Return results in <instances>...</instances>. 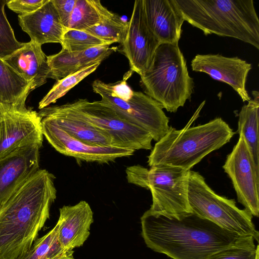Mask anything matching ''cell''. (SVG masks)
<instances>
[{
  "label": "cell",
  "mask_w": 259,
  "mask_h": 259,
  "mask_svg": "<svg viewBox=\"0 0 259 259\" xmlns=\"http://www.w3.org/2000/svg\"><path fill=\"white\" fill-rule=\"evenodd\" d=\"M141 223L147 246L172 259H207L220 250L254 240L224 230L193 212L170 215L148 209Z\"/></svg>",
  "instance_id": "cell-1"
},
{
  "label": "cell",
  "mask_w": 259,
  "mask_h": 259,
  "mask_svg": "<svg viewBox=\"0 0 259 259\" xmlns=\"http://www.w3.org/2000/svg\"><path fill=\"white\" fill-rule=\"evenodd\" d=\"M55 180L39 169L0 204V259H18L31 247L56 198Z\"/></svg>",
  "instance_id": "cell-2"
},
{
  "label": "cell",
  "mask_w": 259,
  "mask_h": 259,
  "mask_svg": "<svg viewBox=\"0 0 259 259\" xmlns=\"http://www.w3.org/2000/svg\"><path fill=\"white\" fill-rule=\"evenodd\" d=\"M184 21L206 35L233 37L259 49V19L252 0H174Z\"/></svg>",
  "instance_id": "cell-3"
},
{
  "label": "cell",
  "mask_w": 259,
  "mask_h": 259,
  "mask_svg": "<svg viewBox=\"0 0 259 259\" xmlns=\"http://www.w3.org/2000/svg\"><path fill=\"white\" fill-rule=\"evenodd\" d=\"M177 130L170 126L148 157L149 166L158 164L190 170L205 156L228 143L235 133L221 118Z\"/></svg>",
  "instance_id": "cell-4"
},
{
  "label": "cell",
  "mask_w": 259,
  "mask_h": 259,
  "mask_svg": "<svg viewBox=\"0 0 259 259\" xmlns=\"http://www.w3.org/2000/svg\"><path fill=\"white\" fill-rule=\"evenodd\" d=\"M140 77L145 94L170 112L184 106L193 92V79L178 44H160L149 69Z\"/></svg>",
  "instance_id": "cell-5"
},
{
  "label": "cell",
  "mask_w": 259,
  "mask_h": 259,
  "mask_svg": "<svg viewBox=\"0 0 259 259\" xmlns=\"http://www.w3.org/2000/svg\"><path fill=\"white\" fill-rule=\"evenodd\" d=\"M189 170L164 164L148 169L139 164L125 170L127 182L150 190L151 211L176 215L192 212L188 197Z\"/></svg>",
  "instance_id": "cell-6"
},
{
  "label": "cell",
  "mask_w": 259,
  "mask_h": 259,
  "mask_svg": "<svg viewBox=\"0 0 259 259\" xmlns=\"http://www.w3.org/2000/svg\"><path fill=\"white\" fill-rule=\"evenodd\" d=\"M188 197L192 212L221 228L241 236H251L258 241V232L252 222V215L241 209L233 199L216 194L203 176L189 170Z\"/></svg>",
  "instance_id": "cell-7"
},
{
  "label": "cell",
  "mask_w": 259,
  "mask_h": 259,
  "mask_svg": "<svg viewBox=\"0 0 259 259\" xmlns=\"http://www.w3.org/2000/svg\"><path fill=\"white\" fill-rule=\"evenodd\" d=\"M61 106L107 135L112 146L134 151L152 149L153 139L148 132L120 118L101 100L78 99Z\"/></svg>",
  "instance_id": "cell-8"
},
{
  "label": "cell",
  "mask_w": 259,
  "mask_h": 259,
  "mask_svg": "<svg viewBox=\"0 0 259 259\" xmlns=\"http://www.w3.org/2000/svg\"><path fill=\"white\" fill-rule=\"evenodd\" d=\"M92 89L120 118L148 132L154 141H159L168 132L169 118L162 106L145 93L134 91L130 100L123 101L112 96L99 79L93 81Z\"/></svg>",
  "instance_id": "cell-9"
},
{
  "label": "cell",
  "mask_w": 259,
  "mask_h": 259,
  "mask_svg": "<svg viewBox=\"0 0 259 259\" xmlns=\"http://www.w3.org/2000/svg\"><path fill=\"white\" fill-rule=\"evenodd\" d=\"M41 117L25 102L0 103V158L27 145H42Z\"/></svg>",
  "instance_id": "cell-10"
},
{
  "label": "cell",
  "mask_w": 259,
  "mask_h": 259,
  "mask_svg": "<svg viewBox=\"0 0 259 259\" xmlns=\"http://www.w3.org/2000/svg\"><path fill=\"white\" fill-rule=\"evenodd\" d=\"M230 178L237 199L252 216L259 214V171L254 164L243 137L239 140L228 155L223 166Z\"/></svg>",
  "instance_id": "cell-11"
},
{
  "label": "cell",
  "mask_w": 259,
  "mask_h": 259,
  "mask_svg": "<svg viewBox=\"0 0 259 259\" xmlns=\"http://www.w3.org/2000/svg\"><path fill=\"white\" fill-rule=\"evenodd\" d=\"M160 45L148 25L143 0L135 1L126 37L118 50L128 59L131 69L141 76L149 69Z\"/></svg>",
  "instance_id": "cell-12"
},
{
  "label": "cell",
  "mask_w": 259,
  "mask_h": 259,
  "mask_svg": "<svg viewBox=\"0 0 259 259\" xmlns=\"http://www.w3.org/2000/svg\"><path fill=\"white\" fill-rule=\"evenodd\" d=\"M43 135L58 152L87 162L107 163L117 158L128 157L135 151L113 146H95L78 140L47 117L41 118Z\"/></svg>",
  "instance_id": "cell-13"
},
{
  "label": "cell",
  "mask_w": 259,
  "mask_h": 259,
  "mask_svg": "<svg viewBox=\"0 0 259 259\" xmlns=\"http://www.w3.org/2000/svg\"><path fill=\"white\" fill-rule=\"evenodd\" d=\"M192 69L203 72L211 78L231 86L243 102L249 101L245 87L251 65L237 57H228L220 54H198L192 60Z\"/></svg>",
  "instance_id": "cell-14"
},
{
  "label": "cell",
  "mask_w": 259,
  "mask_h": 259,
  "mask_svg": "<svg viewBox=\"0 0 259 259\" xmlns=\"http://www.w3.org/2000/svg\"><path fill=\"white\" fill-rule=\"evenodd\" d=\"M32 144L0 158V204L39 169V149Z\"/></svg>",
  "instance_id": "cell-15"
},
{
  "label": "cell",
  "mask_w": 259,
  "mask_h": 259,
  "mask_svg": "<svg viewBox=\"0 0 259 259\" xmlns=\"http://www.w3.org/2000/svg\"><path fill=\"white\" fill-rule=\"evenodd\" d=\"M149 27L160 44H178L184 22L174 0H143Z\"/></svg>",
  "instance_id": "cell-16"
},
{
  "label": "cell",
  "mask_w": 259,
  "mask_h": 259,
  "mask_svg": "<svg viewBox=\"0 0 259 259\" xmlns=\"http://www.w3.org/2000/svg\"><path fill=\"white\" fill-rule=\"evenodd\" d=\"M58 238L64 248L73 250L81 246L90 234L93 212L84 200L74 205H64L59 209Z\"/></svg>",
  "instance_id": "cell-17"
},
{
  "label": "cell",
  "mask_w": 259,
  "mask_h": 259,
  "mask_svg": "<svg viewBox=\"0 0 259 259\" xmlns=\"http://www.w3.org/2000/svg\"><path fill=\"white\" fill-rule=\"evenodd\" d=\"M19 24L31 40L39 45L46 43L61 44L65 28L62 24L52 0L47 2L32 13L19 15Z\"/></svg>",
  "instance_id": "cell-18"
},
{
  "label": "cell",
  "mask_w": 259,
  "mask_h": 259,
  "mask_svg": "<svg viewBox=\"0 0 259 259\" xmlns=\"http://www.w3.org/2000/svg\"><path fill=\"white\" fill-rule=\"evenodd\" d=\"M2 59L31 85L32 91L46 83L50 69L41 45L30 40Z\"/></svg>",
  "instance_id": "cell-19"
},
{
  "label": "cell",
  "mask_w": 259,
  "mask_h": 259,
  "mask_svg": "<svg viewBox=\"0 0 259 259\" xmlns=\"http://www.w3.org/2000/svg\"><path fill=\"white\" fill-rule=\"evenodd\" d=\"M105 44L76 52H69L62 49L58 53L47 56L50 72L48 78L57 81L97 61H103L117 47H110Z\"/></svg>",
  "instance_id": "cell-20"
},
{
  "label": "cell",
  "mask_w": 259,
  "mask_h": 259,
  "mask_svg": "<svg viewBox=\"0 0 259 259\" xmlns=\"http://www.w3.org/2000/svg\"><path fill=\"white\" fill-rule=\"evenodd\" d=\"M47 117L72 137L95 146H111L110 138L92 124L81 119L61 105L48 106L38 112Z\"/></svg>",
  "instance_id": "cell-21"
},
{
  "label": "cell",
  "mask_w": 259,
  "mask_h": 259,
  "mask_svg": "<svg viewBox=\"0 0 259 259\" xmlns=\"http://www.w3.org/2000/svg\"><path fill=\"white\" fill-rule=\"evenodd\" d=\"M252 95L253 99L248 101V104L242 107L239 113L238 132L243 137L255 166L259 171V93L253 91Z\"/></svg>",
  "instance_id": "cell-22"
},
{
  "label": "cell",
  "mask_w": 259,
  "mask_h": 259,
  "mask_svg": "<svg viewBox=\"0 0 259 259\" xmlns=\"http://www.w3.org/2000/svg\"><path fill=\"white\" fill-rule=\"evenodd\" d=\"M31 85L0 58V103L25 102Z\"/></svg>",
  "instance_id": "cell-23"
},
{
  "label": "cell",
  "mask_w": 259,
  "mask_h": 259,
  "mask_svg": "<svg viewBox=\"0 0 259 259\" xmlns=\"http://www.w3.org/2000/svg\"><path fill=\"white\" fill-rule=\"evenodd\" d=\"M101 19L97 25L84 30L106 44H121L127 33L128 22L107 9L102 4L100 7Z\"/></svg>",
  "instance_id": "cell-24"
},
{
  "label": "cell",
  "mask_w": 259,
  "mask_h": 259,
  "mask_svg": "<svg viewBox=\"0 0 259 259\" xmlns=\"http://www.w3.org/2000/svg\"><path fill=\"white\" fill-rule=\"evenodd\" d=\"M58 225L36 240L30 249L18 259H74V251L64 248L58 238Z\"/></svg>",
  "instance_id": "cell-25"
},
{
  "label": "cell",
  "mask_w": 259,
  "mask_h": 259,
  "mask_svg": "<svg viewBox=\"0 0 259 259\" xmlns=\"http://www.w3.org/2000/svg\"><path fill=\"white\" fill-rule=\"evenodd\" d=\"M102 61H97L57 81L50 91L41 99L38 108L41 109L55 103L84 78L94 72Z\"/></svg>",
  "instance_id": "cell-26"
},
{
  "label": "cell",
  "mask_w": 259,
  "mask_h": 259,
  "mask_svg": "<svg viewBox=\"0 0 259 259\" xmlns=\"http://www.w3.org/2000/svg\"><path fill=\"white\" fill-rule=\"evenodd\" d=\"M101 4L99 0H76L68 28L84 31L99 23Z\"/></svg>",
  "instance_id": "cell-27"
},
{
  "label": "cell",
  "mask_w": 259,
  "mask_h": 259,
  "mask_svg": "<svg viewBox=\"0 0 259 259\" xmlns=\"http://www.w3.org/2000/svg\"><path fill=\"white\" fill-rule=\"evenodd\" d=\"M105 44L85 31L68 28L64 33L61 45L62 49L69 52H76Z\"/></svg>",
  "instance_id": "cell-28"
},
{
  "label": "cell",
  "mask_w": 259,
  "mask_h": 259,
  "mask_svg": "<svg viewBox=\"0 0 259 259\" xmlns=\"http://www.w3.org/2000/svg\"><path fill=\"white\" fill-rule=\"evenodd\" d=\"M8 0H0V58L6 57L23 47L24 43L18 41L10 25L5 12Z\"/></svg>",
  "instance_id": "cell-29"
},
{
  "label": "cell",
  "mask_w": 259,
  "mask_h": 259,
  "mask_svg": "<svg viewBox=\"0 0 259 259\" xmlns=\"http://www.w3.org/2000/svg\"><path fill=\"white\" fill-rule=\"evenodd\" d=\"M259 246L254 241L234 245L211 255L207 259H257Z\"/></svg>",
  "instance_id": "cell-30"
},
{
  "label": "cell",
  "mask_w": 259,
  "mask_h": 259,
  "mask_svg": "<svg viewBox=\"0 0 259 259\" xmlns=\"http://www.w3.org/2000/svg\"><path fill=\"white\" fill-rule=\"evenodd\" d=\"M47 0H11L7 3V7L19 15H25L34 12L41 7Z\"/></svg>",
  "instance_id": "cell-31"
},
{
  "label": "cell",
  "mask_w": 259,
  "mask_h": 259,
  "mask_svg": "<svg viewBox=\"0 0 259 259\" xmlns=\"http://www.w3.org/2000/svg\"><path fill=\"white\" fill-rule=\"evenodd\" d=\"M52 1L56 7L62 25L68 29L76 0Z\"/></svg>",
  "instance_id": "cell-32"
},
{
  "label": "cell",
  "mask_w": 259,
  "mask_h": 259,
  "mask_svg": "<svg viewBox=\"0 0 259 259\" xmlns=\"http://www.w3.org/2000/svg\"><path fill=\"white\" fill-rule=\"evenodd\" d=\"M105 85L112 96L123 101L130 100L134 94V91L125 79L113 83H105Z\"/></svg>",
  "instance_id": "cell-33"
}]
</instances>
